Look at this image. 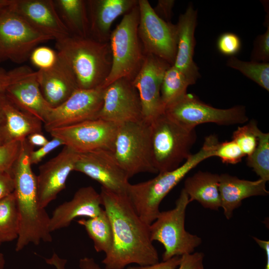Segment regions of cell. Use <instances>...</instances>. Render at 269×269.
Wrapping results in <instances>:
<instances>
[{"label": "cell", "instance_id": "obj_41", "mask_svg": "<svg viewBox=\"0 0 269 269\" xmlns=\"http://www.w3.org/2000/svg\"><path fill=\"white\" fill-rule=\"evenodd\" d=\"M204 254L201 252L184 255L177 269H204Z\"/></svg>", "mask_w": 269, "mask_h": 269}, {"label": "cell", "instance_id": "obj_10", "mask_svg": "<svg viewBox=\"0 0 269 269\" xmlns=\"http://www.w3.org/2000/svg\"><path fill=\"white\" fill-rule=\"evenodd\" d=\"M53 40L37 30L9 6L0 10V61L21 64L40 44Z\"/></svg>", "mask_w": 269, "mask_h": 269}, {"label": "cell", "instance_id": "obj_2", "mask_svg": "<svg viewBox=\"0 0 269 269\" xmlns=\"http://www.w3.org/2000/svg\"><path fill=\"white\" fill-rule=\"evenodd\" d=\"M34 149L26 139L21 141L19 156L11 169L16 204L19 217V229L15 245L20 252L28 245H38L41 242H51L49 216L41 208L37 195L36 176L29 159L30 152Z\"/></svg>", "mask_w": 269, "mask_h": 269}, {"label": "cell", "instance_id": "obj_43", "mask_svg": "<svg viewBox=\"0 0 269 269\" xmlns=\"http://www.w3.org/2000/svg\"><path fill=\"white\" fill-rule=\"evenodd\" d=\"M175 2L174 0H159L153 9L159 17L165 21L170 22Z\"/></svg>", "mask_w": 269, "mask_h": 269}, {"label": "cell", "instance_id": "obj_11", "mask_svg": "<svg viewBox=\"0 0 269 269\" xmlns=\"http://www.w3.org/2000/svg\"><path fill=\"white\" fill-rule=\"evenodd\" d=\"M138 35L144 54H151L173 65L178 35L176 24L159 17L147 0H138Z\"/></svg>", "mask_w": 269, "mask_h": 269}, {"label": "cell", "instance_id": "obj_19", "mask_svg": "<svg viewBox=\"0 0 269 269\" xmlns=\"http://www.w3.org/2000/svg\"><path fill=\"white\" fill-rule=\"evenodd\" d=\"M100 194L91 186L82 187L72 198L57 206L50 217L49 230L52 233L68 227L78 217L93 218L103 209Z\"/></svg>", "mask_w": 269, "mask_h": 269}, {"label": "cell", "instance_id": "obj_50", "mask_svg": "<svg viewBox=\"0 0 269 269\" xmlns=\"http://www.w3.org/2000/svg\"><path fill=\"white\" fill-rule=\"evenodd\" d=\"M5 260L3 254L0 252V269H4Z\"/></svg>", "mask_w": 269, "mask_h": 269}, {"label": "cell", "instance_id": "obj_38", "mask_svg": "<svg viewBox=\"0 0 269 269\" xmlns=\"http://www.w3.org/2000/svg\"><path fill=\"white\" fill-rule=\"evenodd\" d=\"M217 47L222 54L233 56L240 50L241 42L236 34L230 32L224 33L218 39Z\"/></svg>", "mask_w": 269, "mask_h": 269}, {"label": "cell", "instance_id": "obj_29", "mask_svg": "<svg viewBox=\"0 0 269 269\" xmlns=\"http://www.w3.org/2000/svg\"><path fill=\"white\" fill-rule=\"evenodd\" d=\"M19 217L14 192L0 200V244L16 240Z\"/></svg>", "mask_w": 269, "mask_h": 269}, {"label": "cell", "instance_id": "obj_15", "mask_svg": "<svg viewBox=\"0 0 269 269\" xmlns=\"http://www.w3.org/2000/svg\"><path fill=\"white\" fill-rule=\"evenodd\" d=\"M98 119L118 125L142 120L139 94L132 81L122 78L104 88Z\"/></svg>", "mask_w": 269, "mask_h": 269}, {"label": "cell", "instance_id": "obj_21", "mask_svg": "<svg viewBox=\"0 0 269 269\" xmlns=\"http://www.w3.org/2000/svg\"><path fill=\"white\" fill-rule=\"evenodd\" d=\"M197 10L190 4L181 14L176 24L178 41L173 65L194 84L200 77L199 68L193 60L195 39L194 32L197 23Z\"/></svg>", "mask_w": 269, "mask_h": 269}, {"label": "cell", "instance_id": "obj_4", "mask_svg": "<svg viewBox=\"0 0 269 269\" xmlns=\"http://www.w3.org/2000/svg\"><path fill=\"white\" fill-rule=\"evenodd\" d=\"M219 142L215 134L206 137L200 150L192 154L177 168L158 173L152 179L129 185L127 194L141 219L149 225L160 213L159 206L165 197L198 164L214 156L215 150Z\"/></svg>", "mask_w": 269, "mask_h": 269}, {"label": "cell", "instance_id": "obj_14", "mask_svg": "<svg viewBox=\"0 0 269 269\" xmlns=\"http://www.w3.org/2000/svg\"><path fill=\"white\" fill-rule=\"evenodd\" d=\"M171 65L151 54H144L141 66L132 83L141 106L142 120L150 124L164 113L160 95L164 75Z\"/></svg>", "mask_w": 269, "mask_h": 269}, {"label": "cell", "instance_id": "obj_40", "mask_svg": "<svg viewBox=\"0 0 269 269\" xmlns=\"http://www.w3.org/2000/svg\"><path fill=\"white\" fill-rule=\"evenodd\" d=\"M61 145H64V142L60 139L53 137L50 140L44 145L39 147L37 150H32L29 154V159L31 165L37 164L43 158L56 148Z\"/></svg>", "mask_w": 269, "mask_h": 269}, {"label": "cell", "instance_id": "obj_25", "mask_svg": "<svg viewBox=\"0 0 269 269\" xmlns=\"http://www.w3.org/2000/svg\"><path fill=\"white\" fill-rule=\"evenodd\" d=\"M36 74L42 94L51 108L62 104L78 89L71 74L58 60L52 68L38 70Z\"/></svg>", "mask_w": 269, "mask_h": 269}, {"label": "cell", "instance_id": "obj_13", "mask_svg": "<svg viewBox=\"0 0 269 269\" xmlns=\"http://www.w3.org/2000/svg\"><path fill=\"white\" fill-rule=\"evenodd\" d=\"M104 88L77 89L62 104L51 108L44 122L45 130H52L98 119L103 106Z\"/></svg>", "mask_w": 269, "mask_h": 269}, {"label": "cell", "instance_id": "obj_47", "mask_svg": "<svg viewBox=\"0 0 269 269\" xmlns=\"http://www.w3.org/2000/svg\"><path fill=\"white\" fill-rule=\"evenodd\" d=\"M79 267L80 269H102L93 258L87 257L79 260Z\"/></svg>", "mask_w": 269, "mask_h": 269}, {"label": "cell", "instance_id": "obj_20", "mask_svg": "<svg viewBox=\"0 0 269 269\" xmlns=\"http://www.w3.org/2000/svg\"><path fill=\"white\" fill-rule=\"evenodd\" d=\"M42 122L21 110L0 93V133L2 143L22 141L29 134L42 133Z\"/></svg>", "mask_w": 269, "mask_h": 269}, {"label": "cell", "instance_id": "obj_27", "mask_svg": "<svg viewBox=\"0 0 269 269\" xmlns=\"http://www.w3.org/2000/svg\"><path fill=\"white\" fill-rule=\"evenodd\" d=\"M57 12L71 36H90L86 0H55Z\"/></svg>", "mask_w": 269, "mask_h": 269}, {"label": "cell", "instance_id": "obj_17", "mask_svg": "<svg viewBox=\"0 0 269 269\" xmlns=\"http://www.w3.org/2000/svg\"><path fill=\"white\" fill-rule=\"evenodd\" d=\"M78 155L64 146L56 156L40 166L36 185L38 200L41 208L45 209L65 188L68 177L74 171Z\"/></svg>", "mask_w": 269, "mask_h": 269}, {"label": "cell", "instance_id": "obj_30", "mask_svg": "<svg viewBox=\"0 0 269 269\" xmlns=\"http://www.w3.org/2000/svg\"><path fill=\"white\" fill-rule=\"evenodd\" d=\"M250 122L258 143L254 151L247 157V164L260 179L267 182L269 180V134L261 131L255 121Z\"/></svg>", "mask_w": 269, "mask_h": 269}, {"label": "cell", "instance_id": "obj_37", "mask_svg": "<svg viewBox=\"0 0 269 269\" xmlns=\"http://www.w3.org/2000/svg\"><path fill=\"white\" fill-rule=\"evenodd\" d=\"M21 141H13L0 145V171H10L18 158Z\"/></svg>", "mask_w": 269, "mask_h": 269}, {"label": "cell", "instance_id": "obj_34", "mask_svg": "<svg viewBox=\"0 0 269 269\" xmlns=\"http://www.w3.org/2000/svg\"><path fill=\"white\" fill-rule=\"evenodd\" d=\"M29 58L38 70H45L52 68L56 64L58 56L57 52L52 48L40 46L33 50Z\"/></svg>", "mask_w": 269, "mask_h": 269}, {"label": "cell", "instance_id": "obj_45", "mask_svg": "<svg viewBox=\"0 0 269 269\" xmlns=\"http://www.w3.org/2000/svg\"><path fill=\"white\" fill-rule=\"evenodd\" d=\"M28 143L32 146L41 147L46 144L48 140L42 133H35L29 134L26 138Z\"/></svg>", "mask_w": 269, "mask_h": 269}, {"label": "cell", "instance_id": "obj_1", "mask_svg": "<svg viewBox=\"0 0 269 269\" xmlns=\"http://www.w3.org/2000/svg\"><path fill=\"white\" fill-rule=\"evenodd\" d=\"M100 194L113 232L112 247L102 261L105 269H124L133 264L146 266L159 262L150 239L149 225L141 219L127 193L101 187Z\"/></svg>", "mask_w": 269, "mask_h": 269}, {"label": "cell", "instance_id": "obj_32", "mask_svg": "<svg viewBox=\"0 0 269 269\" xmlns=\"http://www.w3.org/2000/svg\"><path fill=\"white\" fill-rule=\"evenodd\" d=\"M227 65L238 70L267 91H269V63L245 61L231 57L227 61Z\"/></svg>", "mask_w": 269, "mask_h": 269}, {"label": "cell", "instance_id": "obj_39", "mask_svg": "<svg viewBox=\"0 0 269 269\" xmlns=\"http://www.w3.org/2000/svg\"><path fill=\"white\" fill-rule=\"evenodd\" d=\"M252 61L259 62H269V25L266 32L259 35L254 42L252 52Z\"/></svg>", "mask_w": 269, "mask_h": 269}, {"label": "cell", "instance_id": "obj_48", "mask_svg": "<svg viewBox=\"0 0 269 269\" xmlns=\"http://www.w3.org/2000/svg\"><path fill=\"white\" fill-rule=\"evenodd\" d=\"M254 240L262 248L266 254V264L265 269H269V241L253 237Z\"/></svg>", "mask_w": 269, "mask_h": 269}, {"label": "cell", "instance_id": "obj_3", "mask_svg": "<svg viewBox=\"0 0 269 269\" xmlns=\"http://www.w3.org/2000/svg\"><path fill=\"white\" fill-rule=\"evenodd\" d=\"M56 47L58 60L71 74L78 89L102 88L112 65L109 42L70 35L56 41Z\"/></svg>", "mask_w": 269, "mask_h": 269}, {"label": "cell", "instance_id": "obj_33", "mask_svg": "<svg viewBox=\"0 0 269 269\" xmlns=\"http://www.w3.org/2000/svg\"><path fill=\"white\" fill-rule=\"evenodd\" d=\"M232 138L247 157L253 153L258 143L257 137L251 122L246 125L238 127L234 132Z\"/></svg>", "mask_w": 269, "mask_h": 269}, {"label": "cell", "instance_id": "obj_5", "mask_svg": "<svg viewBox=\"0 0 269 269\" xmlns=\"http://www.w3.org/2000/svg\"><path fill=\"white\" fill-rule=\"evenodd\" d=\"M152 158L158 173L173 170L192 154L195 129H186L163 113L149 124Z\"/></svg>", "mask_w": 269, "mask_h": 269}, {"label": "cell", "instance_id": "obj_42", "mask_svg": "<svg viewBox=\"0 0 269 269\" xmlns=\"http://www.w3.org/2000/svg\"><path fill=\"white\" fill-rule=\"evenodd\" d=\"M14 184L11 171H0V200L12 193Z\"/></svg>", "mask_w": 269, "mask_h": 269}, {"label": "cell", "instance_id": "obj_49", "mask_svg": "<svg viewBox=\"0 0 269 269\" xmlns=\"http://www.w3.org/2000/svg\"><path fill=\"white\" fill-rule=\"evenodd\" d=\"M14 0H0V10L10 6Z\"/></svg>", "mask_w": 269, "mask_h": 269}, {"label": "cell", "instance_id": "obj_23", "mask_svg": "<svg viewBox=\"0 0 269 269\" xmlns=\"http://www.w3.org/2000/svg\"><path fill=\"white\" fill-rule=\"evenodd\" d=\"M267 182L259 179L255 181L241 179L228 173L220 175L219 192L221 207L225 216L230 219L235 209L239 207L242 201L256 196H267Z\"/></svg>", "mask_w": 269, "mask_h": 269}, {"label": "cell", "instance_id": "obj_16", "mask_svg": "<svg viewBox=\"0 0 269 269\" xmlns=\"http://www.w3.org/2000/svg\"><path fill=\"white\" fill-rule=\"evenodd\" d=\"M74 171L82 173L117 193H127L129 177L116 159L113 152L103 149L79 153Z\"/></svg>", "mask_w": 269, "mask_h": 269}, {"label": "cell", "instance_id": "obj_24", "mask_svg": "<svg viewBox=\"0 0 269 269\" xmlns=\"http://www.w3.org/2000/svg\"><path fill=\"white\" fill-rule=\"evenodd\" d=\"M4 93L18 108L44 123L51 107L42 94L36 71L11 85Z\"/></svg>", "mask_w": 269, "mask_h": 269}, {"label": "cell", "instance_id": "obj_22", "mask_svg": "<svg viewBox=\"0 0 269 269\" xmlns=\"http://www.w3.org/2000/svg\"><path fill=\"white\" fill-rule=\"evenodd\" d=\"M90 37L102 42H109L111 27L115 20L129 12L137 0H86Z\"/></svg>", "mask_w": 269, "mask_h": 269}, {"label": "cell", "instance_id": "obj_28", "mask_svg": "<svg viewBox=\"0 0 269 269\" xmlns=\"http://www.w3.org/2000/svg\"><path fill=\"white\" fill-rule=\"evenodd\" d=\"M87 232L98 252L107 254L113 243V232L109 218L104 209L97 216L77 221Z\"/></svg>", "mask_w": 269, "mask_h": 269}, {"label": "cell", "instance_id": "obj_9", "mask_svg": "<svg viewBox=\"0 0 269 269\" xmlns=\"http://www.w3.org/2000/svg\"><path fill=\"white\" fill-rule=\"evenodd\" d=\"M164 113L175 122L188 129H195L198 125L205 123L230 126L242 124L248 121L246 109L243 106L218 109L187 93L167 106Z\"/></svg>", "mask_w": 269, "mask_h": 269}, {"label": "cell", "instance_id": "obj_18", "mask_svg": "<svg viewBox=\"0 0 269 269\" xmlns=\"http://www.w3.org/2000/svg\"><path fill=\"white\" fill-rule=\"evenodd\" d=\"M10 8L41 33L56 41L70 34L52 0H14Z\"/></svg>", "mask_w": 269, "mask_h": 269}, {"label": "cell", "instance_id": "obj_36", "mask_svg": "<svg viewBox=\"0 0 269 269\" xmlns=\"http://www.w3.org/2000/svg\"><path fill=\"white\" fill-rule=\"evenodd\" d=\"M34 72L26 65L20 66L6 71L0 68V93L11 85L32 75Z\"/></svg>", "mask_w": 269, "mask_h": 269}, {"label": "cell", "instance_id": "obj_6", "mask_svg": "<svg viewBox=\"0 0 269 269\" xmlns=\"http://www.w3.org/2000/svg\"><path fill=\"white\" fill-rule=\"evenodd\" d=\"M138 4L124 15L111 32L109 43L112 55L110 73L102 88L122 78L133 81L142 63L144 54L138 35Z\"/></svg>", "mask_w": 269, "mask_h": 269}, {"label": "cell", "instance_id": "obj_35", "mask_svg": "<svg viewBox=\"0 0 269 269\" xmlns=\"http://www.w3.org/2000/svg\"><path fill=\"white\" fill-rule=\"evenodd\" d=\"M245 155L233 139L219 142L215 150L214 156L220 158L223 163L235 164L240 162Z\"/></svg>", "mask_w": 269, "mask_h": 269}, {"label": "cell", "instance_id": "obj_12", "mask_svg": "<svg viewBox=\"0 0 269 269\" xmlns=\"http://www.w3.org/2000/svg\"><path fill=\"white\" fill-rule=\"evenodd\" d=\"M119 125L101 119L55 129L49 133L78 153L103 149L114 151Z\"/></svg>", "mask_w": 269, "mask_h": 269}, {"label": "cell", "instance_id": "obj_7", "mask_svg": "<svg viewBox=\"0 0 269 269\" xmlns=\"http://www.w3.org/2000/svg\"><path fill=\"white\" fill-rule=\"evenodd\" d=\"M190 203L189 196L182 189L172 209L160 211L149 226L152 242L157 241L164 249L162 260L192 254L202 243V239L185 229V213Z\"/></svg>", "mask_w": 269, "mask_h": 269}, {"label": "cell", "instance_id": "obj_26", "mask_svg": "<svg viewBox=\"0 0 269 269\" xmlns=\"http://www.w3.org/2000/svg\"><path fill=\"white\" fill-rule=\"evenodd\" d=\"M219 180V174L199 171L185 179L183 189L190 202L195 200L205 208L217 211L221 207Z\"/></svg>", "mask_w": 269, "mask_h": 269}, {"label": "cell", "instance_id": "obj_46", "mask_svg": "<svg viewBox=\"0 0 269 269\" xmlns=\"http://www.w3.org/2000/svg\"><path fill=\"white\" fill-rule=\"evenodd\" d=\"M44 260L47 264L54 267L56 269H66L67 260L60 258L55 252L50 258Z\"/></svg>", "mask_w": 269, "mask_h": 269}, {"label": "cell", "instance_id": "obj_44", "mask_svg": "<svg viewBox=\"0 0 269 269\" xmlns=\"http://www.w3.org/2000/svg\"><path fill=\"white\" fill-rule=\"evenodd\" d=\"M181 257L175 256L166 261L146 265L129 267L128 269H177L181 262Z\"/></svg>", "mask_w": 269, "mask_h": 269}, {"label": "cell", "instance_id": "obj_8", "mask_svg": "<svg viewBox=\"0 0 269 269\" xmlns=\"http://www.w3.org/2000/svg\"><path fill=\"white\" fill-rule=\"evenodd\" d=\"M113 153L129 178L142 172L158 173L153 161L149 124L143 120L119 125Z\"/></svg>", "mask_w": 269, "mask_h": 269}, {"label": "cell", "instance_id": "obj_51", "mask_svg": "<svg viewBox=\"0 0 269 269\" xmlns=\"http://www.w3.org/2000/svg\"><path fill=\"white\" fill-rule=\"evenodd\" d=\"M2 144L3 143H2V138H1V134L0 133V145H2Z\"/></svg>", "mask_w": 269, "mask_h": 269}, {"label": "cell", "instance_id": "obj_31", "mask_svg": "<svg viewBox=\"0 0 269 269\" xmlns=\"http://www.w3.org/2000/svg\"><path fill=\"white\" fill-rule=\"evenodd\" d=\"M191 85L178 69L170 66L165 72L161 86V99L165 109L185 95Z\"/></svg>", "mask_w": 269, "mask_h": 269}]
</instances>
